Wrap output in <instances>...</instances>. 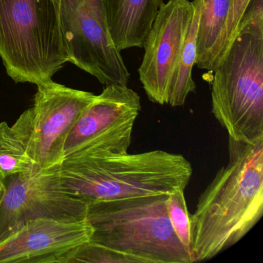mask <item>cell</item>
<instances>
[{
    "label": "cell",
    "instance_id": "d6986e66",
    "mask_svg": "<svg viewBox=\"0 0 263 263\" xmlns=\"http://www.w3.org/2000/svg\"><path fill=\"white\" fill-rule=\"evenodd\" d=\"M6 192V184L4 180L0 179V202L2 201Z\"/></svg>",
    "mask_w": 263,
    "mask_h": 263
},
{
    "label": "cell",
    "instance_id": "8992f818",
    "mask_svg": "<svg viewBox=\"0 0 263 263\" xmlns=\"http://www.w3.org/2000/svg\"><path fill=\"white\" fill-rule=\"evenodd\" d=\"M37 87L33 107L12 128L39 172L58 167L64 161L67 135L96 95L53 81Z\"/></svg>",
    "mask_w": 263,
    "mask_h": 263
},
{
    "label": "cell",
    "instance_id": "e0dca14e",
    "mask_svg": "<svg viewBox=\"0 0 263 263\" xmlns=\"http://www.w3.org/2000/svg\"><path fill=\"white\" fill-rule=\"evenodd\" d=\"M250 2L251 0H232L230 13H229L227 24H226L224 33L221 36V43H220L219 52H218L216 65L221 61V58L224 56L226 52L228 51L229 47L236 38L240 21Z\"/></svg>",
    "mask_w": 263,
    "mask_h": 263
},
{
    "label": "cell",
    "instance_id": "6da1fadb",
    "mask_svg": "<svg viewBox=\"0 0 263 263\" xmlns=\"http://www.w3.org/2000/svg\"><path fill=\"white\" fill-rule=\"evenodd\" d=\"M229 161L201 194L190 215L193 262L208 261L240 241L263 214V139L229 138Z\"/></svg>",
    "mask_w": 263,
    "mask_h": 263
},
{
    "label": "cell",
    "instance_id": "ac0fdd59",
    "mask_svg": "<svg viewBox=\"0 0 263 263\" xmlns=\"http://www.w3.org/2000/svg\"><path fill=\"white\" fill-rule=\"evenodd\" d=\"M243 34L263 37V0H251L240 21L236 37Z\"/></svg>",
    "mask_w": 263,
    "mask_h": 263
},
{
    "label": "cell",
    "instance_id": "9c48e42d",
    "mask_svg": "<svg viewBox=\"0 0 263 263\" xmlns=\"http://www.w3.org/2000/svg\"><path fill=\"white\" fill-rule=\"evenodd\" d=\"M58 167L16 174L4 179L5 195L0 202V243L36 218L87 219V204L62 189Z\"/></svg>",
    "mask_w": 263,
    "mask_h": 263
},
{
    "label": "cell",
    "instance_id": "7c38bea8",
    "mask_svg": "<svg viewBox=\"0 0 263 263\" xmlns=\"http://www.w3.org/2000/svg\"><path fill=\"white\" fill-rule=\"evenodd\" d=\"M110 35L117 48H143L163 0H104Z\"/></svg>",
    "mask_w": 263,
    "mask_h": 263
},
{
    "label": "cell",
    "instance_id": "30bf717a",
    "mask_svg": "<svg viewBox=\"0 0 263 263\" xmlns=\"http://www.w3.org/2000/svg\"><path fill=\"white\" fill-rule=\"evenodd\" d=\"M195 12L194 1L169 0L160 8L144 47L139 80L149 101L167 104V92Z\"/></svg>",
    "mask_w": 263,
    "mask_h": 263
},
{
    "label": "cell",
    "instance_id": "2e32d148",
    "mask_svg": "<svg viewBox=\"0 0 263 263\" xmlns=\"http://www.w3.org/2000/svg\"><path fill=\"white\" fill-rule=\"evenodd\" d=\"M167 213L177 236L191 252V221L184 198V191L180 190L168 195Z\"/></svg>",
    "mask_w": 263,
    "mask_h": 263
},
{
    "label": "cell",
    "instance_id": "5bb4252c",
    "mask_svg": "<svg viewBox=\"0 0 263 263\" xmlns=\"http://www.w3.org/2000/svg\"><path fill=\"white\" fill-rule=\"evenodd\" d=\"M193 1L195 4L193 18L167 92V105L172 107L184 106L189 95L195 93L196 90V84L192 77V70L197 61V40L201 0Z\"/></svg>",
    "mask_w": 263,
    "mask_h": 263
},
{
    "label": "cell",
    "instance_id": "4fadbf2b",
    "mask_svg": "<svg viewBox=\"0 0 263 263\" xmlns=\"http://www.w3.org/2000/svg\"><path fill=\"white\" fill-rule=\"evenodd\" d=\"M232 0H201L196 65L212 71L218 61L220 43L230 13Z\"/></svg>",
    "mask_w": 263,
    "mask_h": 263
},
{
    "label": "cell",
    "instance_id": "7a4b0ae2",
    "mask_svg": "<svg viewBox=\"0 0 263 263\" xmlns=\"http://www.w3.org/2000/svg\"><path fill=\"white\" fill-rule=\"evenodd\" d=\"M62 189L87 205L185 191L193 174L179 154L154 150L137 154L73 153L58 166Z\"/></svg>",
    "mask_w": 263,
    "mask_h": 263
},
{
    "label": "cell",
    "instance_id": "9a60e30c",
    "mask_svg": "<svg viewBox=\"0 0 263 263\" xmlns=\"http://www.w3.org/2000/svg\"><path fill=\"white\" fill-rule=\"evenodd\" d=\"M36 172L22 141L7 122H0V179L16 174Z\"/></svg>",
    "mask_w": 263,
    "mask_h": 263
},
{
    "label": "cell",
    "instance_id": "3957f363",
    "mask_svg": "<svg viewBox=\"0 0 263 263\" xmlns=\"http://www.w3.org/2000/svg\"><path fill=\"white\" fill-rule=\"evenodd\" d=\"M168 195L88 204L93 229L89 241L111 249L127 263H193L169 219Z\"/></svg>",
    "mask_w": 263,
    "mask_h": 263
},
{
    "label": "cell",
    "instance_id": "52a82bcc",
    "mask_svg": "<svg viewBox=\"0 0 263 263\" xmlns=\"http://www.w3.org/2000/svg\"><path fill=\"white\" fill-rule=\"evenodd\" d=\"M69 62L101 84L127 85L130 72L110 35L104 0H60Z\"/></svg>",
    "mask_w": 263,
    "mask_h": 263
},
{
    "label": "cell",
    "instance_id": "5b68a950",
    "mask_svg": "<svg viewBox=\"0 0 263 263\" xmlns=\"http://www.w3.org/2000/svg\"><path fill=\"white\" fill-rule=\"evenodd\" d=\"M212 71V112L229 138L263 139V37L237 36Z\"/></svg>",
    "mask_w": 263,
    "mask_h": 263
},
{
    "label": "cell",
    "instance_id": "277c9868",
    "mask_svg": "<svg viewBox=\"0 0 263 263\" xmlns=\"http://www.w3.org/2000/svg\"><path fill=\"white\" fill-rule=\"evenodd\" d=\"M0 57L16 83L53 81L69 62L60 0H0Z\"/></svg>",
    "mask_w": 263,
    "mask_h": 263
},
{
    "label": "cell",
    "instance_id": "ba28073f",
    "mask_svg": "<svg viewBox=\"0 0 263 263\" xmlns=\"http://www.w3.org/2000/svg\"><path fill=\"white\" fill-rule=\"evenodd\" d=\"M141 110V98L128 86H106L84 109L67 135L64 158L77 152L128 153Z\"/></svg>",
    "mask_w": 263,
    "mask_h": 263
},
{
    "label": "cell",
    "instance_id": "8fae6325",
    "mask_svg": "<svg viewBox=\"0 0 263 263\" xmlns=\"http://www.w3.org/2000/svg\"><path fill=\"white\" fill-rule=\"evenodd\" d=\"M88 220L36 218L0 243V263H54L58 255L90 240Z\"/></svg>",
    "mask_w": 263,
    "mask_h": 263
}]
</instances>
